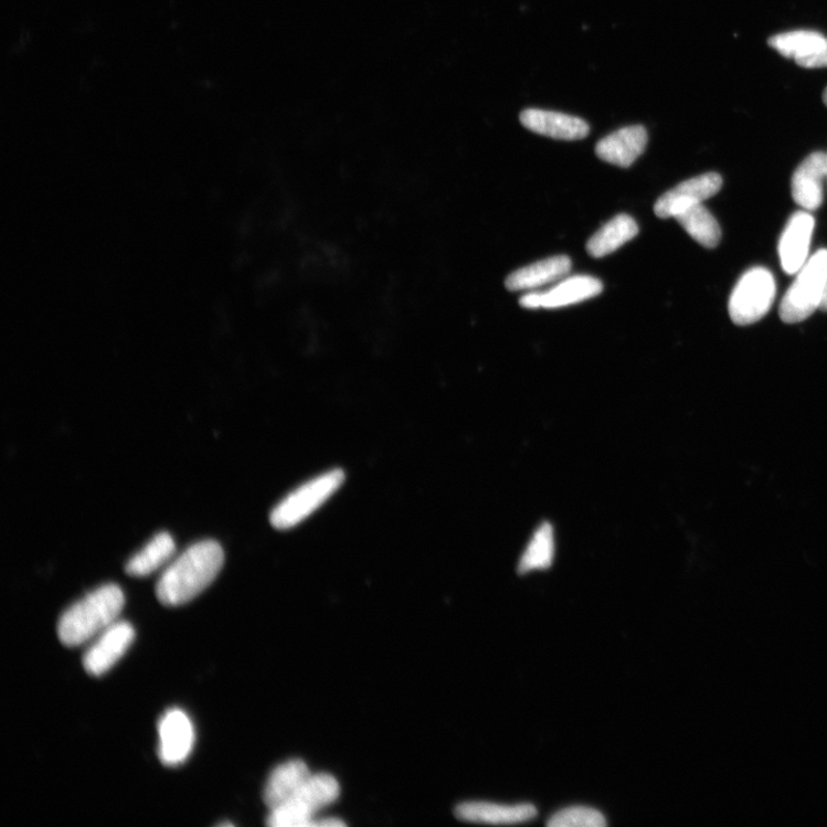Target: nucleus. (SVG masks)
<instances>
[{"label":"nucleus","mask_w":827,"mask_h":827,"mask_svg":"<svg viewBox=\"0 0 827 827\" xmlns=\"http://www.w3.org/2000/svg\"><path fill=\"white\" fill-rule=\"evenodd\" d=\"M224 563V552L215 540H203L191 545L160 576L156 593L167 607H179L193 601L218 577Z\"/></svg>","instance_id":"f257e3e1"},{"label":"nucleus","mask_w":827,"mask_h":827,"mask_svg":"<svg viewBox=\"0 0 827 827\" xmlns=\"http://www.w3.org/2000/svg\"><path fill=\"white\" fill-rule=\"evenodd\" d=\"M125 593L117 584H106L72 605L59 622V637L64 646L77 647L98 637L119 621Z\"/></svg>","instance_id":"f03ea898"},{"label":"nucleus","mask_w":827,"mask_h":827,"mask_svg":"<svg viewBox=\"0 0 827 827\" xmlns=\"http://www.w3.org/2000/svg\"><path fill=\"white\" fill-rule=\"evenodd\" d=\"M343 470L335 469L312 478L294 490L271 512V523L277 530L297 527L325 505L344 484Z\"/></svg>","instance_id":"7ed1b4c3"},{"label":"nucleus","mask_w":827,"mask_h":827,"mask_svg":"<svg viewBox=\"0 0 827 827\" xmlns=\"http://www.w3.org/2000/svg\"><path fill=\"white\" fill-rule=\"evenodd\" d=\"M827 278V250L816 252L796 274L785 294L780 317L788 325L803 322L820 307Z\"/></svg>","instance_id":"20e7f679"},{"label":"nucleus","mask_w":827,"mask_h":827,"mask_svg":"<svg viewBox=\"0 0 827 827\" xmlns=\"http://www.w3.org/2000/svg\"><path fill=\"white\" fill-rule=\"evenodd\" d=\"M338 796L339 785L335 777L311 775L290 802L271 810L266 823L272 827L311 826L314 816L333 804Z\"/></svg>","instance_id":"39448f33"},{"label":"nucleus","mask_w":827,"mask_h":827,"mask_svg":"<svg viewBox=\"0 0 827 827\" xmlns=\"http://www.w3.org/2000/svg\"><path fill=\"white\" fill-rule=\"evenodd\" d=\"M776 280L772 272L755 267L746 272L736 283L729 301L732 322L745 327L759 322L776 298Z\"/></svg>","instance_id":"423d86ee"},{"label":"nucleus","mask_w":827,"mask_h":827,"mask_svg":"<svg viewBox=\"0 0 827 827\" xmlns=\"http://www.w3.org/2000/svg\"><path fill=\"white\" fill-rule=\"evenodd\" d=\"M134 639L135 629L130 623L117 621L112 624L85 651L83 656L85 671L95 677L105 675L120 661Z\"/></svg>","instance_id":"0eeeda50"},{"label":"nucleus","mask_w":827,"mask_h":827,"mask_svg":"<svg viewBox=\"0 0 827 827\" xmlns=\"http://www.w3.org/2000/svg\"><path fill=\"white\" fill-rule=\"evenodd\" d=\"M159 759L166 766H178L190 756L194 745V728L181 709L166 712L159 725Z\"/></svg>","instance_id":"6e6552de"},{"label":"nucleus","mask_w":827,"mask_h":827,"mask_svg":"<svg viewBox=\"0 0 827 827\" xmlns=\"http://www.w3.org/2000/svg\"><path fill=\"white\" fill-rule=\"evenodd\" d=\"M722 185L723 179L718 173H707L681 182L658 199L654 212L660 219H675L689 208L718 194Z\"/></svg>","instance_id":"1a4fd4ad"},{"label":"nucleus","mask_w":827,"mask_h":827,"mask_svg":"<svg viewBox=\"0 0 827 827\" xmlns=\"http://www.w3.org/2000/svg\"><path fill=\"white\" fill-rule=\"evenodd\" d=\"M814 230L815 219L807 211L796 212L787 222L778 246L787 275H796L808 262Z\"/></svg>","instance_id":"9d476101"},{"label":"nucleus","mask_w":827,"mask_h":827,"mask_svg":"<svg viewBox=\"0 0 827 827\" xmlns=\"http://www.w3.org/2000/svg\"><path fill=\"white\" fill-rule=\"evenodd\" d=\"M827 180V155L815 152L798 166L792 178L794 202L807 212L818 210L824 201V181Z\"/></svg>","instance_id":"9b49d317"},{"label":"nucleus","mask_w":827,"mask_h":827,"mask_svg":"<svg viewBox=\"0 0 827 827\" xmlns=\"http://www.w3.org/2000/svg\"><path fill=\"white\" fill-rule=\"evenodd\" d=\"M648 134L643 126L624 127L597 142L598 159L621 168H629L645 152Z\"/></svg>","instance_id":"f8f14e48"},{"label":"nucleus","mask_w":827,"mask_h":827,"mask_svg":"<svg viewBox=\"0 0 827 827\" xmlns=\"http://www.w3.org/2000/svg\"><path fill=\"white\" fill-rule=\"evenodd\" d=\"M521 124L530 131L561 140H580L590 134L589 125L569 114L528 108L521 113Z\"/></svg>","instance_id":"ddd939ff"},{"label":"nucleus","mask_w":827,"mask_h":827,"mask_svg":"<svg viewBox=\"0 0 827 827\" xmlns=\"http://www.w3.org/2000/svg\"><path fill=\"white\" fill-rule=\"evenodd\" d=\"M311 775L301 760H290L276 766L264 791L267 807L273 810L290 802Z\"/></svg>","instance_id":"4468645a"},{"label":"nucleus","mask_w":827,"mask_h":827,"mask_svg":"<svg viewBox=\"0 0 827 827\" xmlns=\"http://www.w3.org/2000/svg\"><path fill=\"white\" fill-rule=\"evenodd\" d=\"M460 820L490 825H512L532 820L537 809L530 804L502 806L490 803H465L456 807Z\"/></svg>","instance_id":"2eb2a0df"},{"label":"nucleus","mask_w":827,"mask_h":827,"mask_svg":"<svg viewBox=\"0 0 827 827\" xmlns=\"http://www.w3.org/2000/svg\"><path fill=\"white\" fill-rule=\"evenodd\" d=\"M572 271V261L566 255L551 256L511 273L505 284L511 291L530 290L565 277Z\"/></svg>","instance_id":"dca6fc26"},{"label":"nucleus","mask_w":827,"mask_h":827,"mask_svg":"<svg viewBox=\"0 0 827 827\" xmlns=\"http://www.w3.org/2000/svg\"><path fill=\"white\" fill-rule=\"evenodd\" d=\"M639 234V226L630 215L619 214L608 221L587 242L586 251L592 258L601 259L617 251Z\"/></svg>","instance_id":"f3484780"},{"label":"nucleus","mask_w":827,"mask_h":827,"mask_svg":"<svg viewBox=\"0 0 827 827\" xmlns=\"http://www.w3.org/2000/svg\"><path fill=\"white\" fill-rule=\"evenodd\" d=\"M176 550L173 537L160 532L127 562L126 573L131 577L150 576L173 559Z\"/></svg>","instance_id":"a211bd4d"},{"label":"nucleus","mask_w":827,"mask_h":827,"mask_svg":"<svg viewBox=\"0 0 827 827\" xmlns=\"http://www.w3.org/2000/svg\"><path fill=\"white\" fill-rule=\"evenodd\" d=\"M604 290L602 280L591 276L569 277L543 295L541 308L555 309L579 304L601 295Z\"/></svg>","instance_id":"6ab92c4d"},{"label":"nucleus","mask_w":827,"mask_h":827,"mask_svg":"<svg viewBox=\"0 0 827 827\" xmlns=\"http://www.w3.org/2000/svg\"><path fill=\"white\" fill-rule=\"evenodd\" d=\"M687 233L706 248L717 247L722 238L721 226L703 205L697 204L675 218Z\"/></svg>","instance_id":"aec40b11"},{"label":"nucleus","mask_w":827,"mask_h":827,"mask_svg":"<svg viewBox=\"0 0 827 827\" xmlns=\"http://www.w3.org/2000/svg\"><path fill=\"white\" fill-rule=\"evenodd\" d=\"M554 556V534L550 524L541 526L532 536L521 558L519 572L527 574L533 570L551 566Z\"/></svg>","instance_id":"412c9836"},{"label":"nucleus","mask_w":827,"mask_h":827,"mask_svg":"<svg viewBox=\"0 0 827 827\" xmlns=\"http://www.w3.org/2000/svg\"><path fill=\"white\" fill-rule=\"evenodd\" d=\"M825 38L812 31L783 33L768 39V45L789 60H801L815 52Z\"/></svg>","instance_id":"4be33fe9"},{"label":"nucleus","mask_w":827,"mask_h":827,"mask_svg":"<svg viewBox=\"0 0 827 827\" xmlns=\"http://www.w3.org/2000/svg\"><path fill=\"white\" fill-rule=\"evenodd\" d=\"M551 827H604L605 816L593 808L572 807L554 814L548 823Z\"/></svg>","instance_id":"5701e85b"},{"label":"nucleus","mask_w":827,"mask_h":827,"mask_svg":"<svg viewBox=\"0 0 827 827\" xmlns=\"http://www.w3.org/2000/svg\"><path fill=\"white\" fill-rule=\"evenodd\" d=\"M798 66L805 68H824L827 67V39L813 53L795 61Z\"/></svg>","instance_id":"b1692460"},{"label":"nucleus","mask_w":827,"mask_h":827,"mask_svg":"<svg viewBox=\"0 0 827 827\" xmlns=\"http://www.w3.org/2000/svg\"><path fill=\"white\" fill-rule=\"evenodd\" d=\"M541 304H543V295L541 294H529L520 299V305L528 309L541 308Z\"/></svg>","instance_id":"393cba45"},{"label":"nucleus","mask_w":827,"mask_h":827,"mask_svg":"<svg viewBox=\"0 0 827 827\" xmlns=\"http://www.w3.org/2000/svg\"><path fill=\"white\" fill-rule=\"evenodd\" d=\"M347 824L338 818H324V819H314L310 827H341L346 826Z\"/></svg>","instance_id":"a878e982"},{"label":"nucleus","mask_w":827,"mask_h":827,"mask_svg":"<svg viewBox=\"0 0 827 827\" xmlns=\"http://www.w3.org/2000/svg\"><path fill=\"white\" fill-rule=\"evenodd\" d=\"M819 309H821L824 311H827V278H826L824 295H823V299H821V304H820Z\"/></svg>","instance_id":"bb28decb"},{"label":"nucleus","mask_w":827,"mask_h":827,"mask_svg":"<svg viewBox=\"0 0 827 827\" xmlns=\"http://www.w3.org/2000/svg\"><path fill=\"white\" fill-rule=\"evenodd\" d=\"M823 100H824V104L827 106V88L824 92Z\"/></svg>","instance_id":"cd10ccee"}]
</instances>
